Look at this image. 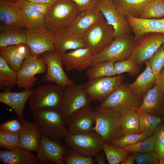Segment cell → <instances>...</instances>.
I'll use <instances>...</instances> for the list:
<instances>
[{"instance_id": "15", "label": "cell", "mask_w": 164, "mask_h": 164, "mask_svg": "<svg viewBox=\"0 0 164 164\" xmlns=\"http://www.w3.org/2000/svg\"><path fill=\"white\" fill-rule=\"evenodd\" d=\"M103 14L114 29L115 37L132 34V28L126 18L116 9L111 0H98L95 6Z\"/></svg>"}, {"instance_id": "35", "label": "cell", "mask_w": 164, "mask_h": 164, "mask_svg": "<svg viewBox=\"0 0 164 164\" xmlns=\"http://www.w3.org/2000/svg\"><path fill=\"white\" fill-rule=\"evenodd\" d=\"M139 120L140 133L153 134L164 123V118L144 111H139Z\"/></svg>"}, {"instance_id": "42", "label": "cell", "mask_w": 164, "mask_h": 164, "mask_svg": "<svg viewBox=\"0 0 164 164\" xmlns=\"http://www.w3.org/2000/svg\"><path fill=\"white\" fill-rule=\"evenodd\" d=\"M63 159L67 164H94L96 162L94 157L84 156L70 149L65 153Z\"/></svg>"}, {"instance_id": "45", "label": "cell", "mask_w": 164, "mask_h": 164, "mask_svg": "<svg viewBox=\"0 0 164 164\" xmlns=\"http://www.w3.org/2000/svg\"><path fill=\"white\" fill-rule=\"evenodd\" d=\"M20 8L30 10L46 15L53 5L20 0L15 2Z\"/></svg>"}, {"instance_id": "5", "label": "cell", "mask_w": 164, "mask_h": 164, "mask_svg": "<svg viewBox=\"0 0 164 164\" xmlns=\"http://www.w3.org/2000/svg\"><path fill=\"white\" fill-rule=\"evenodd\" d=\"M64 139L66 145L70 149L84 156L94 157L103 151L104 142L93 130L77 134L68 132Z\"/></svg>"}, {"instance_id": "39", "label": "cell", "mask_w": 164, "mask_h": 164, "mask_svg": "<svg viewBox=\"0 0 164 164\" xmlns=\"http://www.w3.org/2000/svg\"><path fill=\"white\" fill-rule=\"evenodd\" d=\"M156 138V132L146 139L136 144L122 147L132 153L154 150Z\"/></svg>"}, {"instance_id": "38", "label": "cell", "mask_w": 164, "mask_h": 164, "mask_svg": "<svg viewBox=\"0 0 164 164\" xmlns=\"http://www.w3.org/2000/svg\"><path fill=\"white\" fill-rule=\"evenodd\" d=\"M19 132H12L0 128V148L10 150L19 147Z\"/></svg>"}, {"instance_id": "2", "label": "cell", "mask_w": 164, "mask_h": 164, "mask_svg": "<svg viewBox=\"0 0 164 164\" xmlns=\"http://www.w3.org/2000/svg\"><path fill=\"white\" fill-rule=\"evenodd\" d=\"M94 111L95 122L92 130L99 135L104 142L111 144L124 135L120 124L121 114L112 108L99 106Z\"/></svg>"}, {"instance_id": "56", "label": "cell", "mask_w": 164, "mask_h": 164, "mask_svg": "<svg viewBox=\"0 0 164 164\" xmlns=\"http://www.w3.org/2000/svg\"><path fill=\"white\" fill-rule=\"evenodd\" d=\"M57 0L58 1V0Z\"/></svg>"}, {"instance_id": "26", "label": "cell", "mask_w": 164, "mask_h": 164, "mask_svg": "<svg viewBox=\"0 0 164 164\" xmlns=\"http://www.w3.org/2000/svg\"><path fill=\"white\" fill-rule=\"evenodd\" d=\"M0 162L4 164H39L36 155L19 147L10 150H0Z\"/></svg>"}, {"instance_id": "29", "label": "cell", "mask_w": 164, "mask_h": 164, "mask_svg": "<svg viewBox=\"0 0 164 164\" xmlns=\"http://www.w3.org/2000/svg\"><path fill=\"white\" fill-rule=\"evenodd\" d=\"M146 68L132 83L128 84L131 90L136 94L143 96L155 85L156 78L148 62L145 63Z\"/></svg>"}, {"instance_id": "28", "label": "cell", "mask_w": 164, "mask_h": 164, "mask_svg": "<svg viewBox=\"0 0 164 164\" xmlns=\"http://www.w3.org/2000/svg\"><path fill=\"white\" fill-rule=\"evenodd\" d=\"M6 25L0 26V47L26 43V29Z\"/></svg>"}, {"instance_id": "9", "label": "cell", "mask_w": 164, "mask_h": 164, "mask_svg": "<svg viewBox=\"0 0 164 164\" xmlns=\"http://www.w3.org/2000/svg\"><path fill=\"white\" fill-rule=\"evenodd\" d=\"M123 76L118 75L89 79L83 87L90 101H104L123 83Z\"/></svg>"}, {"instance_id": "40", "label": "cell", "mask_w": 164, "mask_h": 164, "mask_svg": "<svg viewBox=\"0 0 164 164\" xmlns=\"http://www.w3.org/2000/svg\"><path fill=\"white\" fill-rule=\"evenodd\" d=\"M114 66L116 75H120L122 73H127L132 76L137 74L141 67L129 58L125 60L115 62Z\"/></svg>"}, {"instance_id": "44", "label": "cell", "mask_w": 164, "mask_h": 164, "mask_svg": "<svg viewBox=\"0 0 164 164\" xmlns=\"http://www.w3.org/2000/svg\"><path fill=\"white\" fill-rule=\"evenodd\" d=\"M135 162L137 164H159V157L154 150L134 153Z\"/></svg>"}, {"instance_id": "48", "label": "cell", "mask_w": 164, "mask_h": 164, "mask_svg": "<svg viewBox=\"0 0 164 164\" xmlns=\"http://www.w3.org/2000/svg\"><path fill=\"white\" fill-rule=\"evenodd\" d=\"M77 5L79 12L95 7L98 0H70Z\"/></svg>"}, {"instance_id": "6", "label": "cell", "mask_w": 164, "mask_h": 164, "mask_svg": "<svg viewBox=\"0 0 164 164\" xmlns=\"http://www.w3.org/2000/svg\"><path fill=\"white\" fill-rule=\"evenodd\" d=\"M143 97L135 94L128 84L123 83L99 106L112 108L122 115L128 111L138 109L142 103Z\"/></svg>"}, {"instance_id": "47", "label": "cell", "mask_w": 164, "mask_h": 164, "mask_svg": "<svg viewBox=\"0 0 164 164\" xmlns=\"http://www.w3.org/2000/svg\"><path fill=\"white\" fill-rule=\"evenodd\" d=\"M22 128L21 123L19 119L8 120L0 125V129L12 132H19Z\"/></svg>"}, {"instance_id": "18", "label": "cell", "mask_w": 164, "mask_h": 164, "mask_svg": "<svg viewBox=\"0 0 164 164\" xmlns=\"http://www.w3.org/2000/svg\"><path fill=\"white\" fill-rule=\"evenodd\" d=\"M60 55L62 64L68 71L87 70L93 63V55L88 48L72 50Z\"/></svg>"}, {"instance_id": "36", "label": "cell", "mask_w": 164, "mask_h": 164, "mask_svg": "<svg viewBox=\"0 0 164 164\" xmlns=\"http://www.w3.org/2000/svg\"><path fill=\"white\" fill-rule=\"evenodd\" d=\"M103 151L104 152L110 164L121 163L132 152L123 148H120L103 142Z\"/></svg>"}, {"instance_id": "31", "label": "cell", "mask_w": 164, "mask_h": 164, "mask_svg": "<svg viewBox=\"0 0 164 164\" xmlns=\"http://www.w3.org/2000/svg\"><path fill=\"white\" fill-rule=\"evenodd\" d=\"M139 115V111L137 109L121 115L120 124L124 135L140 133Z\"/></svg>"}, {"instance_id": "8", "label": "cell", "mask_w": 164, "mask_h": 164, "mask_svg": "<svg viewBox=\"0 0 164 164\" xmlns=\"http://www.w3.org/2000/svg\"><path fill=\"white\" fill-rule=\"evenodd\" d=\"M64 89L56 84H47L33 89L28 100L30 109L58 108Z\"/></svg>"}, {"instance_id": "53", "label": "cell", "mask_w": 164, "mask_h": 164, "mask_svg": "<svg viewBox=\"0 0 164 164\" xmlns=\"http://www.w3.org/2000/svg\"><path fill=\"white\" fill-rule=\"evenodd\" d=\"M7 1H12V2H16L17 1H19L20 0H6Z\"/></svg>"}, {"instance_id": "10", "label": "cell", "mask_w": 164, "mask_h": 164, "mask_svg": "<svg viewBox=\"0 0 164 164\" xmlns=\"http://www.w3.org/2000/svg\"><path fill=\"white\" fill-rule=\"evenodd\" d=\"M90 102L83 85L74 84L64 87L58 109L67 121L75 111L89 105Z\"/></svg>"}, {"instance_id": "17", "label": "cell", "mask_w": 164, "mask_h": 164, "mask_svg": "<svg viewBox=\"0 0 164 164\" xmlns=\"http://www.w3.org/2000/svg\"><path fill=\"white\" fill-rule=\"evenodd\" d=\"M95 122L94 110L88 105L73 112L67 120L66 124L69 133L77 134L92 131Z\"/></svg>"}, {"instance_id": "23", "label": "cell", "mask_w": 164, "mask_h": 164, "mask_svg": "<svg viewBox=\"0 0 164 164\" xmlns=\"http://www.w3.org/2000/svg\"><path fill=\"white\" fill-rule=\"evenodd\" d=\"M31 54L30 49L26 43L0 47V56L17 72L25 59Z\"/></svg>"}, {"instance_id": "13", "label": "cell", "mask_w": 164, "mask_h": 164, "mask_svg": "<svg viewBox=\"0 0 164 164\" xmlns=\"http://www.w3.org/2000/svg\"><path fill=\"white\" fill-rule=\"evenodd\" d=\"M70 149L57 140L41 134L39 145L36 151L39 164H64L63 156Z\"/></svg>"}, {"instance_id": "1", "label": "cell", "mask_w": 164, "mask_h": 164, "mask_svg": "<svg viewBox=\"0 0 164 164\" xmlns=\"http://www.w3.org/2000/svg\"><path fill=\"white\" fill-rule=\"evenodd\" d=\"M34 123L41 134L57 140L64 139L68 133L66 120L58 108L31 111Z\"/></svg>"}, {"instance_id": "4", "label": "cell", "mask_w": 164, "mask_h": 164, "mask_svg": "<svg viewBox=\"0 0 164 164\" xmlns=\"http://www.w3.org/2000/svg\"><path fill=\"white\" fill-rule=\"evenodd\" d=\"M114 32L104 17L85 33L83 38L93 56L101 53L111 43L114 38Z\"/></svg>"}, {"instance_id": "3", "label": "cell", "mask_w": 164, "mask_h": 164, "mask_svg": "<svg viewBox=\"0 0 164 164\" xmlns=\"http://www.w3.org/2000/svg\"><path fill=\"white\" fill-rule=\"evenodd\" d=\"M79 13L76 5L70 0H59L45 15V27L55 34L66 29Z\"/></svg>"}, {"instance_id": "50", "label": "cell", "mask_w": 164, "mask_h": 164, "mask_svg": "<svg viewBox=\"0 0 164 164\" xmlns=\"http://www.w3.org/2000/svg\"><path fill=\"white\" fill-rule=\"evenodd\" d=\"M105 155L104 151H102L97 153L94 157V159L96 161L98 164H104V157Z\"/></svg>"}, {"instance_id": "57", "label": "cell", "mask_w": 164, "mask_h": 164, "mask_svg": "<svg viewBox=\"0 0 164 164\" xmlns=\"http://www.w3.org/2000/svg\"></svg>"}, {"instance_id": "22", "label": "cell", "mask_w": 164, "mask_h": 164, "mask_svg": "<svg viewBox=\"0 0 164 164\" xmlns=\"http://www.w3.org/2000/svg\"><path fill=\"white\" fill-rule=\"evenodd\" d=\"M20 121L22 128L19 132V147L30 152H36L40 144L41 134L34 122L24 119Z\"/></svg>"}, {"instance_id": "54", "label": "cell", "mask_w": 164, "mask_h": 164, "mask_svg": "<svg viewBox=\"0 0 164 164\" xmlns=\"http://www.w3.org/2000/svg\"><path fill=\"white\" fill-rule=\"evenodd\" d=\"M162 164H164V159H163V160L162 162Z\"/></svg>"}, {"instance_id": "41", "label": "cell", "mask_w": 164, "mask_h": 164, "mask_svg": "<svg viewBox=\"0 0 164 164\" xmlns=\"http://www.w3.org/2000/svg\"><path fill=\"white\" fill-rule=\"evenodd\" d=\"M152 134L144 133L130 134L124 135L119 139L115 140L111 145L122 148L136 144L145 140Z\"/></svg>"}, {"instance_id": "24", "label": "cell", "mask_w": 164, "mask_h": 164, "mask_svg": "<svg viewBox=\"0 0 164 164\" xmlns=\"http://www.w3.org/2000/svg\"><path fill=\"white\" fill-rule=\"evenodd\" d=\"M33 90L32 89L19 92L4 91L0 93V102L11 108L19 120L24 119V108Z\"/></svg>"}, {"instance_id": "43", "label": "cell", "mask_w": 164, "mask_h": 164, "mask_svg": "<svg viewBox=\"0 0 164 164\" xmlns=\"http://www.w3.org/2000/svg\"><path fill=\"white\" fill-rule=\"evenodd\" d=\"M147 61L156 78L160 71L164 67V43Z\"/></svg>"}, {"instance_id": "16", "label": "cell", "mask_w": 164, "mask_h": 164, "mask_svg": "<svg viewBox=\"0 0 164 164\" xmlns=\"http://www.w3.org/2000/svg\"><path fill=\"white\" fill-rule=\"evenodd\" d=\"M45 62L46 74L42 82H54L63 88L74 84L67 76L63 68L61 55L56 51L46 52L42 55Z\"/></svg>"}, {"instance_id": "51", "label": "cell", "mask_w": 164, "mask_h": 164, "mask_svg": "<svg viewBox=\"0 0 164 164\" xmlns=\"http://www.w3.org/2000/svg\"><path fill=\"white\" fill-rule=\"evenodd\" d=\"M134 153L129 155L121 163L122 164H134L135 163Z\"/></svg>"}, {"instance_id": "11", "label": "cell", "mask_w": 164, "mask_h": 164, "mask_svg": "<svg viewBox=\"0 0 164 164\" xmlns=\"http://www.w3.org/2000/svg\"><path fill=\"white\" fill-rule=\"evenodd\" d=\"M46 70V64L42 56L37 57L30 55L24 60L18 72L16 85L24 90H30L38 80L35 76L45 73Z\"/></svg>"}, {"instance_id": "52", "label": "cell", "mask_w": 164, "mask_h": 164, "mask_svg": "<svg viewBox=\"0 0 164 164\" xmlns=\"http://www.w3.org/2000/svg\"><path fill=\"white\" fill-rule=\"evenodd\" d=\"M28 1L36 2L42 4H49L51 5L54 4L57 0H26Z\"/></svg>"}, {"instance_id": "32", "label": "cell", "mask_w": 164, "mask_h": 164, "mask_svg": "<svg viewBox=\"0 0 164 164\" xmlns=\"http://www.w3.org/2000/svg\"><path fill=\"white\" fill-rule=\"evenodd\" d=\"M114 61H107L93 63L87 70L86 75L89 79L116 75L114 69Z\"/></svg>"}, {"instance_id": "33", "label": "cell", "mask_w": 164, "mask_h": 164, "mask_svg": "<svg viewBox=\"0 0 164 164\" xmlns=\"http://www.w3.org/2000/svg\"><path fill=\"white\" fill-rule=\"evenodd\" d=\"M18 72L12 68L5 60L0 56V89L11 91L16 85Z\"/></svg>"}, {"instance_id": "27", "label": "cell", "mask_w": 164, "mask_h": 164, "mask_svg": "<svg viewBox=\"0 0 164 164\" xmlns=\"http://www.w3.org/2000/svg\"><path fill=\"white\" fill-rule=\"evenodd\" d=\"M0 21L4 25L25 29L21 20L20 8L15 2L0 0Z\"/></svg>"}, {"instance_id": "46", "label": "cell", "mask_w": 164, "mask_h": 164, "mask_svg": "<svg viewBox=\"0 0 164 164\" xmlns=\"http://www.w3.org/2000/svg\"><path fill=\"white\" fill-rule=\"evenodd\" d=\"M156 138L154 151L158 155L159 164H162L164 159V123L156 131Z\"/></svg>"}, {"instance_id": "30", "label": "cell", "mask_w": 164, "mask_h": 164, "mask_svg": "<svg viewBox=\"0 0 164 164\" xmlns=\"http://www.w3.org/2000/svg\"><path fill=\"white\" fill-rule=\"evenodd\" d=\"M152 0H111L118 11L125 17L139 18L144 7Z\"/></svg>"}, {"instance_id": "14", "label": "cell", "mask_w": 164, "mask_h": 164, "mask_svg": "<svg viewBox=\"0 0 164 164\" xmlns=\"http://www.w3.org/2000/svg\"><path fill=\"white\" fill-rule=\"evenodd\" d=\"M26 44L32 56L39 57L46 52L56 51L54 44L55 34L45 26L34 30L26 29Z\"/></svg>"}, {"instance_id": "37", "label": "cell", "mask_w": 164, "mask_h": 164, "mask_svg": "<svg viewBox=\"0 0 164 164\" xmlns=\"http://www.w3.org/2000/svg\"><path fill=\"white\" fill-rule=\"evenodd\" d=\"M164 18V1L152 0L144 7L139 18L161 19Z\"/></svg>"}, {"instance_id": "34", "label": "cell", "mask_w": 164, "mask_h": 164, "mask_svg": "<svg viewBox=\"0 0 164 164\" xmlns=\"http://www.w3.org/2000/svg\"><path fill=\"white\" fill-rule=\"evenodd\" d=\"M20 10L21 20L26 29L34 30L45 26V15L26 9Z\"/></svg>"}, {"instance_id": "21", "label": "cell", "mask_w": 164, "mask_h": 164, "mask_svg": "<svg viewBox=\"0 0 164 164\" xmlns=\"http://www.w3.org/2000/svg\"><path fill=\"white\" fill-rule=\"evenodd\" d=\"M137 109L164 118V95L156 85L143 96L142 103Z\"/></svg>"}, {"instance_id": "12", "label": "cell", "mask_w": 164, "mask_h": 164, "mask_svg": "<svg viewBox=\"0 0 164 164\" xmlns=\"http://www.w3.org/2000/svg\"><path fill=\"white\" fill-rule=\"evenodd\" d=\"M164 43V34L150 33L144 34L136 41L134 49L129 58L141 67Z\"/></svg>"}, {"instance_id": "19", "label": "cell", "mask_w": 164, "mask_h": 164, "mask_svg": "<svg viewBox=\"0 0 164 164\" xmlns=\"http://www.w3.org/2000/svg\"><path fill=\"white\" fill-rule=\"evenodd\" d=\"M103 18L102 13L95 7L79 12L66 30L75 35L83 37L85 33L92 26Z\"/></svg>"}, {"instance_id": "7", "label": "cell", "mask_w": 164, "mask_h": 164, "mask_svg": "<svg viewBox=\"0 0 164 164\" xmlns=\"http://www.w3.org/2000/svg\"><path fill=\"white\" fill-rule=\"evenodd\" d=\"M136 42L134 36L132 34L115 37L102 52L93 56V63L107 61L116 62L128 59L134 49Z\"/></svg>"}, {"instance_id": "25", "label": "cell", "mask_w": 164, "mask_h": 164, "mask_svg": "<svg viewBox=\"0 0 164 164\" xmlns=\"http://www.w3.org/2000/svg\"><path fill=\"white\" fill-rule=\"evenodd\" d=\"M56 51L61 55L69 50L87 48L83 37L75 35L66 29L55 34Z\"/></svg>"}, {"instance_id": "20", "label": "cell", "mask_w": 164, "mask_h": 164, "mask_svg": "<svg viewBox=\"0 0 164 164\" xmlns=\"http://www.w3.org/2000/svg\"><path fill=\"white\" fill-rule=\"evenodd\" d=\"M125 18L132 28L136 41L146 33L164 34V18L159 19H145L131 16Z\"/></svg>"}, {"instance_id": "49", "label": "cell", "mask_w": 164, "mask_h": 164, "mask_svg": "<svg viewBox=\"0 0 164 164\" xmlns=\"http://www.w3.org/2000/svg\"><path fill=\"white\" fill-rule=\"evenodd\" d=\"M155 85L164 95V67L161 69L156 78Z\"/></svg>"}, {"instance_id": "55", "label": "cell", "mask_w": 164, "mask_h": 164, "mask_svg": "<svg viewBox=\"0 0 164 164\" xmlns=\"http://www.w3.org/2000/svg\"><path fill=\"white\" fill-rule=\"evenodd\" d=\"M163 0L164 1V0Z\"/></svg>"}]
</instances>
